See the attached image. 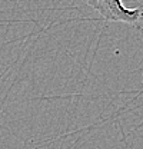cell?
<instances>
[{"label":"cell","instance_id":"obj_1","mask_svg":"<svg viewBox=\"0 0 143 149\" xmlns=\"http://www.w3.org/2000/svg\"><path fill=\"white\" fill-rule=\"evenodd\" d=\"M86 1L99 15H102L105 19L112 22L133 24L139 16L137 7L129 9L123 4L122 0H86Z\"/></svg>","mask_w":143,"mask_h":149},{"label":"cell","instance_id":"obj_2","mask_svg":"<svg viewBox=\"0 0 143 149\" xmlns=\"http://www.w3.org/2000/svg\"><path fill=\"white\" fill-rule=\"evenodd\" d=\"M137 10H139V16H137V20L133 23V26L143 35V4L137 7Z\"/></svg>","mask_w":143,"mask_h":149}]
</instances>
